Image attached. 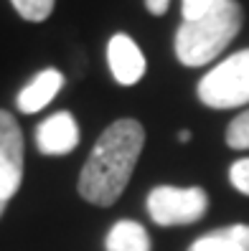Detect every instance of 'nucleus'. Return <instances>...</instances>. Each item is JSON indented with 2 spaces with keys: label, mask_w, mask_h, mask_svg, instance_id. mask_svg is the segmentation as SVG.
Returning a JSON list of instances; mask_svg holds the SVG:
<instances>
[{
  "label": "nucleus",
  "mask_w": 249,
  "mask_h": 251,
  "mask_svg": "<svg viewBox=\"0 0 249 251\" xmlns=\"http://www.w3.org/2000/svg\"><path fill=\"white\" fill-rule=\"evenodd\" d=\"M107 61H110L112 76L122 86L138 84L145 74V56H142L140 46L127 33H117V36L110 38Z\"/></svg>",
  "instance_id": "7"
},
{
  "label": "nucleus",
  "mask_w": 249,
  "mask_h": 251,
  "mask_svg": "<svg viewBox=\"0 0 249 251\" xmlns=\"http://www.w3.org/2000/svg\"><path fill=\"white\" fill-rule=\"evenodd\" d=\"M226 145L234 150H249V109L231 120L226 129Z\"/></svg>",
  "instance_id": "12"
},
{
  "label": "nucleus",
  "mask_w": 249,
  "mask_h": 251,
  "mask_svg": "<svg viewBox=\"0 0 249 251\" xmlns=\"http://www.w3.org/2000/svg\"><path fill=\"white\" fill-rule=\"evenodd\" d=\"M209 211V196L203 188L158 185L148 196V213L158 226H188Z\"/></svg>",
  "instance_id": "4"
},
{
  "label": "nucleus",
  "mask_w": 249,
  "mask_h": 251,
  "mask_svg": "<svg viewBox=\"0 0 249 251\" xmlns=\"http://www.w3.org/2000/svg\"><path fill=\"white\" fill-rule=\"evenodd\" d=\"M64 86V74L56 71V69H43L38 76H33L28 81L21 94H18V109L23 114H36L41 112L49 101L61 92Z\"/></svg>",
  "instance_id": "8"
},
{
  "label": "nucleus",
  "mask_w": 249,
  "mask_h": 251,
  "mask_svg": "<svg viewBox=\"0 0 249 251\" xmlns=\"http://www.w3.org/2000/svg\"><path fill=\"white\" fill-rule=\"evenodd\" d=\"M170 0H145V8H148L153 16H163V13L168 10Z\"/></svg>",
  "instance_id": "15"
},
{
  "label": "nucleus",
  "mask_w": 249,
  "mask_h": 251,
  "mask_svg": "<svg viewBox=\"0 0 249 251\" xmlns=\"http://www.w3.org/2000/svg\"><path fill=\"white\" fill-rule=\"evenodd\" d=\"M145 145V129L138 120L112 122L86 157L79 175V193L94 205H112L125 193Z\"/></svg>",
  "instance_id": "1"
},
{
  "label": "nucleus",
  "mask_w": 249,
  "mask_h": 251,
  "mask_svg": "<svg viewBox=\"0 0 249 251\" xmlns=\"http://www.w3.org/2000/svg\"><path fill=\"white\" fill-rule=\"evenodd\" d=\"M242 8L237 0L216 3L194 21H183L175 33V56L183 66H203L214 61L242 28Z\"/></svg>",
  "instance_id": "2"
},
{
  "label": "nucleus",
  "mask_w": 249,
  "mask_h": 251,
  "mask_svg": "<svg viewBox=\"0 0 249 251\" xmlns=\"http://www.w3.org/2000/svg\"><path fill=\"white\" fill-rule=\"evenodd\" d=\"M5 205H8V201H3V198H0V216H3V211H5Z\"/></svg>",
  "instance_id": "17"
},
{
  "label": "nucleus",
  "mask_w": 249,
  "mask_h": 251,
  "mask_svg": "<svg viewBox=\"0 0 249 251\" xmlns=\"http://www.w3.org/2000/svg\"><path fill=\"white\" fill-rule=\"evenodd\" d=\"M198 99L211 109L249 104V49L216 64L198 81Z\"/></svg>",
  "instance_id": "3"
},
{
  "label": "nucleus",
  "mask_w": 249,
  "mask_h": 251,
  "mask_svg": "<svg viewBox=\"0 0 249 251\" xmlns=\"http://www.w3.org/2000/svg\"><path fill=\"white\" fill-rule=\"evenodd\" d=\"M23 180V132L10 112L0 109V198L10 201Z\"/></svg>",
  "instance_id": "5"
},
{
  "label": "nucleus",
  "mask_w": 249,
  "mask_h": 251,
  "mask_svg": "<svg viewBox=\"0 0 249 251\" xmlns=\"http://www.w3.org/2000/svg\"><path fill=\"white\" fill-rule=\"evenodd\" d=\"M178 140H181V142H188V140H191V132H188V129L178 132Z\"/></svg>",
  "instance_id": "16"
},
{
  "label": "nucleus",
  "mask_w": 249,
  "mask_h": 251,
  "mask_svg": "<svg viewBox=\"0 0 249 251\" xmlns=\"http://www.w3.org/2000/svg\"><path fill=\"white\" fill-rule=\"evenodd\" d=\"M79 145V125L71 112H56L36 129V147L43 155H66Z\"/></svg>",
  "instance_id": "6"
},
{
  "label": "nucleus",
  "mask_w": 249,
  "mask_h": 251,
  "mask_svg": "<svg viewBox=\"0 0 249 251\" xmlns=\"http://www.w3.org/2000/svg\"><path fill=\"white\" fill-rule=\"evenodd\" d=\"M216 0H183L181 3V13H183V21H194L198 16H203Z\"/></svg>",
  "instance_id": "14"
},
{
  "label": "nucleus",
  "mask_w": 249,
  "mask_h": 251,
  "mask_svg": "<svg viewBox=\"0 0 249 251\" xmlns=\"http://www.w3.org/2000/svg\"><path fill=\"white\" fill-rule=\"evenodd\" d=\"M229 180H231V185L237 188L239 193L249 196V157L231 162V168H229Z\"/></svg>",
  "instance_id": "13"
},
{
  "label": "nucleus",
  "mask_w": 249,
  "mask_h": 251,
  "mask_svg": "<svg viewBox=\"0 0 249 251\" xmlns=\"http://www.w3.org/2000/svg\"><path fill=\"white\" fill-rule=\"evenodd\" d=\"M107 251H150V236L138 221H117L110 228Z\"/></svg>",
  "instance_id": "10"
},
{
  "label": "nucleus",
  "mask_w": 249,
  "mask_h": 251,
  "mask_svg": "<svg viewBox=\"0 0 249 251\" xmlns=\"http://www.w3.org/2000/svg\"><path fill=\"white\" fill-rule=\"evenodd\" d=\"M10 3H13V8H16L26 21L41 23V21H46L51 16L56 0H10Z\"/></svg>",
  "instance_id": "11"
},
{
  "label": "nucleus",
  "mask_w": 249,
  "mask_h": 251,
  "mask_svg": "<svg viewBox=\"0 0 249 251\" xmlns=\"http://www.w3.org/2000/svg\"><path fill=\"white\" fill-rule=\"evenodd\" d=\"M188 251H249V226L234 224L226 228H216L196 239Z\"/></svg>",
  "instance_id": "9"
}]
</instances>
